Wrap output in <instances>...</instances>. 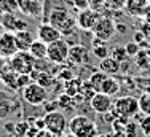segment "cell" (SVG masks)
I'll use <instances>...</instances> for the list:
<instances>
[{"label": "cell", "instance_id": "cell-1", "mask_svg": "<svg viewBox=\"0 0 150 137\" xmlns=\"http://www.w3.org/2000/svg\"><path fill=\"white\" fill-rule=\"evenodd\" d=\"M48 23H51L54 27H58L62 34V37L74 35L77 30V19L69 13V10L64 6H56L48 14Z\"/></svg>", "mask_w": 150, "mask_h": 137}, {"label": "cell", "instance_id": "cell-2", "mask_svg": "<svg viewBox=\"0 0 150 137\" xmlns=\"http://www.w3.org/2000/svg\"><path fill=\"white\" fill-rule=\"evenodd\" d=\"M69 132L77 137H98V124L86 115H75L69 120Z\"/></svg>", "mask_w": 150, "mask_h": 137}, {"label": "cell", "instance_id": "cell-3", "mask_svg": "<svg viewBox=\"0 0 150 137\" xmlns=\"http://www.w3.org/2000/svg\"><path fill=\"white\" fill-rule=\"evenodd\" d=\"M21 102L15 94V91L10 89H0V121L10 120L11 117L21 113Z\"/></svg>", "mask_w": 150, "mask_h": 137}, {"label": "cell", "instance_id": "cell-4", "mask_svg": "<svg viewBox=\"0 0 150 137\" xmlns=\"http://www.w3.org/2000/svg\"><path fill=\"white\" fill-rule=\"evenodd\" d=\"M21 97L27 105L32 107H42L48 100V89L45 86L38 85L37 81H30L26 88L21 91Z\"/></svg>", "mask_w": 150, "mask_h": 137}, {"label": "cell", "instance_id": "cell-5", "mask_svg": "<svg viewBox=\"0 0 150 137\" xmlns=\"http://www.w3.org/2000/svg\"><path fill=\"white\" fill-rule=\"evenodd\" d=\"M35 61L37 59L29 51H18L15 56L8 59V64L19 75H30L35 68Z\"/></svg>", "mask_w": 150, "mask_h": 137}, {"label": "cell", "instance_id": "cell-6", "mask_svg": "<svg viewBox=\"0 0 150 137\" xmlns=\"http://www.w3.org/2000/svg\"><path fill=\"white\" fill-rule=\"evenodd\" d=\"M69 49L70 45L66 38H59V40L53 42L48 45V54H46V59L50 61L51 64H61L67 62V57H69Z\"/></svg>", "mask_w": 150, "mask_h": 137}, {"label": "cell", "instance_id": "cell-7", "mask_svg": "<svg viewBox=\"0 0 150 137\" xmlns=\"http://www.w3.org/2000/svg\"><path fill=\"white\" fill-rule=\"evenodd\" d=\"M43 120H45V128L56 136H64L66 129H69V121L66 120V115L61 110H54V112L45 113Z\"/></svg>", "mask_w": 150, "mask_h": 137}, {"label": "cell", "instance_id": "cell-8", "mask_svg": "<svg viewBox=\"0 0 150 137\" xmlns=\"http://www.w3.org/2000/svg\"><path fill=\"white\" fill-rule=\"evenodd\" d=\"M113 110L117 112L118 117L125 118H133L139 113V99H136L133 96H121L113 102Z\"/></svg>", "mask_w": 150, "mask_h": 137}, {"label": "cell", "instance_id": "cell-9", "mask_svg": "<svg viewBox=\"0 0 150 137\" xmlns=\"http://www.w3.org/2000/svg\"><path fill=\"white\" fill-rule=\"evenodd\" d=\"M115 21L110 16H101L98 21V24L93 29V35L99 40L110 42L113 38V35L117 34V27H115Z\"/></svg>", "mask_w": 150, "mask_h": 137}, {"label": "cell", "instance_id": "cell-10", "mask_svg": "<svg viewBox=\"0 0 150 137\" xmlns=\"http://www.w3.org/2000/svg\"><path fill=\"white\" fill-rule=\"evenodd\" d=\"M102 14L98 11V10L94 8H85V10H80L77 14V26L78 29H81V30H86V32H93V29L94 26L98 24L99 18H101Z\"/></svg>", "mask_w": 150, "mask_h": 137}, {"label": "cell", "instance_id": "cell-11", "mask_svg": "<svg viewBox=\"0 0 150 137\" xmlns=\"http://www.w3.org/2000/svg\"><path fill=\"white\" fill-rule=\"evenodd\" d=\"M0 23L6 32H18V30H26L29 29V23L18 13H3L0 16Z\"/></svg>", "mask_w": 150, "mask_h": 137}, {"label": "cell", "instance_id": "cell-12", "mask_svg": "<svg viewBox=\"0 0 150 137\" xmlns=\"http://www.w3.org/2000/svg\"><path fill=\"white\" fill-rule=\"evenodd\" d=\"M113 102L115 100H112V96L105 94V93H96L90 99V107L98 115H104L107 112L113 110Z\"/></svg>", "mask_w": 150, "mask_h": 137}, {"label": "cell", "instance_id": "cell-13", "mask_svg": "<svg viewBox=\"0 0 150 137\" xmlns=\"http://www.w3.org/2000/svg\"><path fill=\"white\" fill-rule=\"evenodd\" d=\"M67 62L70 66H85V64L90 62V51H88L86 46L80 45V43H75L70 46L69 49V57H67Z\"/></svg>", "mask_w": 150, "mask_h": 137}, {"label": "cell", "instance_id": "cell-14", "mask_svg": "<svg viewBox=\"0 0 150 137\" xmlns=\"http://www.w3.org/2000/svg\"><path fill=\"white\" fill-rule=\"evenodd\" d=\"M37 38L42 42H45L46 45H50V43L62 38V34H61V30L58 27H54L51 23L45 21V23H42L40 26L37 27Z\"/></svg>", "mask_w": 150, "mask_h": 137}, {"label": "cell", "instance_id": "cell-15", "mask_svg": "<svg viewBox=\"0 0 150 137\" xmlns=\"http://www.w3.org/2000/svg\"><path fill=\"white\" fill-rule=\"evenodd\" d=\"M0 81L5 85L6 89H10V91H21L19 88V73L15 72L11 67H10V64L6 62L3 68L0 70Z\"/></svg>", "mask_w": 150, "mask_h": 137}, {"label": "cell", "instance_id": "cell-16", "mask_svg": "<svg viewBox=\"0 0 150 137\" xmlns=\"http://www.w3.org/2000/svg\"><path fill=\"white\" fill-rule=\"evenodd\" d=\"M16 53H18V46H16V40H15V34L5 30L0 35V54L5 56L6 59H10Z\"/></svg>", "mask_w": 150, "mask_h": 137}, {"label": "cell", "instance_id": "cell-17", "mask_svg": "<svg viewBox=\"0 0 150 137\" xmlns=\"http://www.w3.org/2000/svg\"><path fill=\"white\" fill-rule=\"evenodd\" d=\"M18 6L19 11L26 16L38 18L43 14V5L40 0H18Z\"/></svg>", "mask_w": 150, "mask_h": 137}, {"label": "cell", "instance_id": "cell-18", "mask_svg": "<svg viewBox=\"0 0 150 137\" xmlns=\"http://www.w3.org/2000/svg\"><path fill=\"white\" fill-rule=\"evenodd\" d=\"M149 5H150L149 0H126V3H125V11L129 14V16L142 18Z\"/></svg>", "mask_w": 150, "mask_h": 137}, {"label": "cell", "instance_id": "cell-19", "mask_svg": "<svg viewBox=\"0 0 150 137\" xmlns=\"http://www.w3.org/2000/svg\"><path fill=\"white\" fill-rule=\"evenodd\" d=\"M35 35L30 32V29H26V30H18L15 32V40H16V46L18 51H29L30 45L35 40Z\"/></svg>", "mask_w": 150, "mask_h": 137}, {"label": "cell", "instance_id": "cell-20", "mask_svg": "<svg viewBox=\"0 0 150 137\" xmlns=\"http://www.w3.org/2000/svg\"><path fill=\"white\" fill-rule=\"evenodd\" d=\"M99 70H102L104 73L109 75V77H113V75H117L121 70V64L117 59H113V57L109 56V57H105V59H102L101 62H99Z\"/></svg>", "mask_w": 150, "mask_h": 137}, {"label": "cell", "instance_id": "cell-21", "mask_svg": "<svg viewBox=\"0 0 150 137\" xmlns=\"http://www.w3.org/2000/svg\"><path fill=\"white\" fill-rule=\"evenodd\" d=\"M30 78H34V81H37L38 85L45 86L46 89L51 88V86L54 85V80H56V77L53 73H50V72H43V70H34L30 73Z\"/></svg>", "mask_w": 150, "mask_h": 137}, {"label": "cell", "instance_id": "cell-22", "mask_svg": "<svg viewBox=\"0 0 150 137\" xmlns=\"http://www.w3.org/2000/svg\"><path fill=\"white\" fill-rule=\"evenodd\" d=\"M29 53L35 57V59H46V54H48V45H46L45 42L35 38L34 43H32L30 48H29Z\"/></svg>", "mask_w": 150, "mask_h": 137}, {"label": "cell", "instance_id": "cell-23", "mask_svg": "<svg viewBox=\"0 0 150 137\" xmlns=\"http://www.w3.org/2000/svg\"><path fill=\"white\" fill-rule=\"evenodd\" d=\"M107 78H109V75H107V73H104L102 70H96V72H93V73L90 75L88 81H90V85L93 86V89H94L96 93H101L102 85L105 83Z\"/></svg>", "mask_w": 150, "mask_h": 137}, {"label": "cell", "instance_id": "cell-24", "mask_svg": "<svg viewBox=\"0 0 150 137\" xmlns=\"http://www.w3.org/2000/svg\"><path fill=\"white\" fill-rule=\"evenodd\" d=\"M120 89H121V83L117 80V78L109 77V78L105 80V83L102 85L101 93H105V94H109V96H117Z\"/></svg>", "mask_w": 150, "mask_h": 137}, {"label": "cell", "instance_id": "cell-25", "mask_svg": "<svg viewBox=\"0 0 150 137\" xmlns=\"http://www.w3.org/2000/svg\"><path fill=\"white\" fill-rule=\"evenodd\" d=\"M58 104H59V109L72 110L74 107H75V97L69 96L67 93H62V94L58 97Z\"/></svg>", "mask_w": 150, "mask_h": 137}, {"label": "cell", "instance_id": "cell-26", "mask_svg": "<svg viewBox=\"0 0 150 137\" xmlns=\"http://www.w3.org/2000/svg\"><path fill=\"white\" fill-rule=\"evenodd\" d=\"M125 3H126V0H105L104 13H109V11H121V10H125Z\"/></svg>", "mask_w": 150, "mask_h": 137}, {"label": "cell", "instance_id": "cell-27", "mask_svg": "<svg viewBox=\"0 0 150 137\" xmlns=\"http://www.w3.org/2000/svg\"><path fill=\"white\" fill-rule=\"evenodd\" d=\"M139 110L145 117H150V93H144L139 97Z\"/></svg>", "mask_w": 150, "mask_h": 137}, {"label": "cell", "instance_id": "cell-28", "mask_svg": "<svg viewBox=\"0 0 150 137\" xmlns=\"http://www.w3.org/2000/svg\"><path fill=\"white\" fill-rule=\"evenodd\" d=\"M109 53H110V49H109V46H107V43H99V45H96V46H93V54H94L98 59H105V57H109Z\"/></svg>", "mask_w": 150, "mask_h": 137}, {"label": "cell", "instance_id": "cell-29", "mask_svg": "<svg viewBox=\"0 0 150 137\" xmlns=\"http://www.w3.org/2000/svg\"><path fill=\"white\" fill-rule=\"evenodd\" d=\"M0 6H2L3 13H18L19 11L18 0H0Z\"/></svg>", "mask_w": 150, "mask_h": 137}, {"label": "cell", "instance_id": "cell-30", "mask_svg": "<svg viewBox=\"0 0 150 137\" xmlns=\"http://www.w3.org/2000/svg\"><path fill=\"white\" fill-rule=\"evenodd\" d=\"M112 57L113 59H117L118 62H125V61H128V53H126V48L125 46H115V48L112 49Z\"/></svg>", "mask_w": 150, "mask_h": 137}, {"label": "cell", "instance_id": "cell-31", "mask_svg": "<svg viewBox=\"0 0 150 137\" xmlns=\"http://www.w3.org/2000/svg\"><path fill=\"white\" fill-rule=\"evenodd\" d=\"M123 132H125V137H137V124L134 121H128Z\"/></svg>", "mask_w": 150, "mask_h": 137}, {"label": "cell", "instance_id": "cell-32", "mask_svg": "<svg viewBox=\"0 0 150 137\" xmlns=\"http://www.w3.org/2000/svg\"><path fill=\"white\" fill-rule=\"evenodd\" d=\"M125 48H126V53H128L129 57L136 56L139 51H141V46H139V43H136V42H128L126 45H125Z\"/></svg>", "mask_w": 150, "mask_h": 137}, {"label": "cell", "instance_id": "cell-33", "mask_svg": "<svg viewBox=\"0 0 150 137\" xmlns=\"http://www.w3.org/2000/svg\"><path fill=\"white\" fill-rule=\"evenodd\" d=\"M67 3H70L72 6L80 11V10H85V8H90V0H67Z\"/></svg>", "mask_w": 150, "mask_h": 137}, {"label": "cell", "instance_id": "cell-34", "mask_svg": "<svg viewBox=\"0 0 150 137\" xmlns=\"http://www.w3.org/2000/svg\"><path fill=\"white\" fill-rule=\"evenodd\" d=\"M42 107L45 109V113H48V112H54V110H59L58 99H56V100H46V102H45Z\"/></svg>", "mask_w": 150, "mask_h": 137}, {"label": "cell", "instance_id": "cell-35", "mask_svg": "<svg viewBox=\"0 0 150 137\" xmlns=\"http://www.w3.org/2000/svg\"><path fill=\"white\" fill-rule=\"evenodd\" d=\"M141 131L144 132L145 137H150V117H145L141 120Z\"/></svg>", "mask_w": 150, "mask_h": 137}, {"label": "cell", "instance_id": "cell-36", "mask_svg": "<svg viewBox=\"0 0 150 137\" xmlns=\"http://www.w3.org/2000/svg\"><path fill=\"white\" fill-rule=\"evenodd\" d=\"M117 117H118V115H117V112L115 110H110V112H107V113L102 115V120H104L107 124H112L113 121L117 120Z\"/></svg>", "mask_w": 150, "mask_h": 137}, {"label": "cell", "instance_id": "cell-37", "mask_svg": "<svg viewBox=\"0 0 150 137\" xmlns=\"http://www.w3.org/2000/svg\"><path fill=\"white\" fill-rule=\"evenodd\" d=\"M144 40H147V37H145V35H144V34H142V32H141V30H139V32H137V34H136V35H134V42H136V43H139V46H141V43H142V42H144Z\"/></svg>", "mask_w": 150, "mask_h": 137}, {"label": "cell", "instance_id": "cell-38", "mask_svg": "<svg viewBox=\"0 0 150 137\" xmlns=\"http://www.w3.org/2000/svg\"><path fill=\"white\" fill-rule=\"evenodd\" d=\"M115 27H117V32H118V34H125V32H126V29H128L126 24H121V23H117Z\"/></svg>", "mask_w": 150, "mask_h": 137}, {"label": "cell", "instance_id": "cell-39", "mask_svg": "<svg viewBox=\"0 0 150 137\" xmlns=\"http://www.w3.org/2000/svg\"><path fill=\"white\" fill-rule=\"evenodd\" d=\"M141 32L145 35V37H150V24H147V23H144V26H142V29H141Z\"/></svg>", "mask_w": 150, "mask_h": 137}, {"label": "cell", "instance_id": "cell-40", "mask_svg": "<svg viewBox=\"0 0 150 137\" xmlns=\"http://www.w3.org/2000/svg\"><path fill=\"white\" fill-rule=\"evenodd\" d=\"M142 19H144V23L150 24V5L147 6V10H145V13H144V16H142Z\"/></svg>", "mask_w": 150, "mask_h": 137}, {"label": "cell", "instance_id": "cell-41", "mask_svg": "<svg viewBox=\"0 0 150 137\" xmlns=\"http://www.w3.org/2000/svg\"><path fill=\"white\" fill-rule=\"evenodd\" d=\"M5 64H6V57L0 54V70H2V68H3V66H5Z\"/></svg>", "mask_w": 150, "mask_h": 137}, {"label": "cell", "instance_id": "cell-42", "mask_svg": "<svg viewBox=\"0 0 150 137\" xmlns=\"http://www.w3.org/2000/svg\"><path fill=\"white\" fill-rule=\"evenodd\" d=\"M98 137H113L112 134H98Z\"/></svg>", "mask_w": 150, "mask_h": 137}, {"label": "cell", "instance_id": "cell-43", "mask_svg": "<svg viewBox=\"0 0 150 137\" xmlns=\"http://www.w3.org/2000/svg\"><path fill=\"white\" fill-rule=\"evenodd\" d=\"M62 137H77V136H74V134H72V132H69V134H64Z\"/></svg>", "mask_w": 150, "mask_h": 137}, {"label": "cell", "instance_id": "cell-44", "mask_svg": "<svg viewBox=\"0 0 150 137\" xmlns=\"http://www.w3.org/2000/svg\"><path fill=\"white\" fill-rule=\"evenodd\" d=\"M3 32H5V29H3V26H2V23H0V35H2Z\"/></svg>", "mask_w": 150, "mask_h": 137}, {"label": "cell", "instance_id": "cell-45", "mask_svg": "<svg viewBox=\"0 0 150 137\" xmlns=\"http://www.w3.org/2000/svg\"><path fill=\"white\" fill-rule=\"evenodd\" d=\"M2 14H3V11H2V6H0V16H2Z\"/></svg>", "mask_w": 150, "mask_h": 137}]
</instances>
